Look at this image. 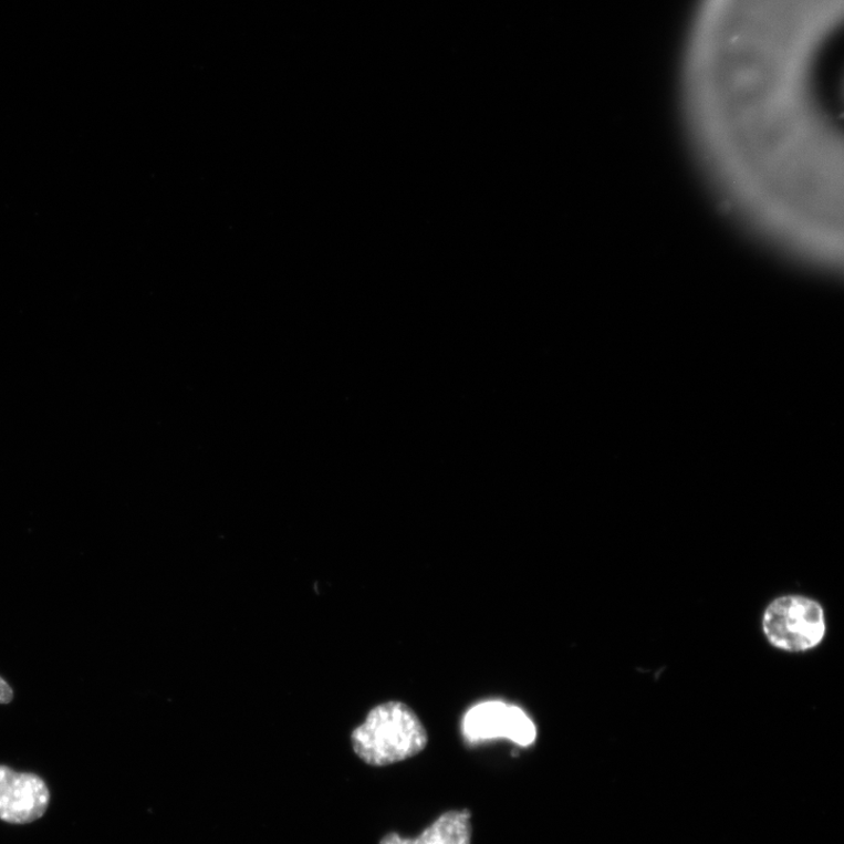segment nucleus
<instances>
[{
    "label": "nucleus",
    "instance_id": "1",
    "mask_svg": "<svg viewBox=\"0 0 844 844\" xmlns=\"http://www.w3.org/2000/svg\"><path fill=\"white\" fill-rule=\"evenodd\" d=\"M352 749L367 764L384 765L420 754L428 743L421 720L404 702L389 701L373 708L351 734Z\"/></svg>",
    "mask_w": 844,
    "mask_h": 844
},
{
    "label": "nucleus",
    "instance_id": "2",
    "mask_svg": "<svg viewBox=\"0 0 844 844\" xmlns=\"http://www.w3.org/2000/svg\"><path fill=\"white\" fill-rule=\"evenodd\" d=\"M762 632L777 649L806 653L826 637V617L822 605L799 595L774 600L762 616Z\"/></svg>",
    "mask_w": 844,
    "mask_h": 844
},
{
    "label": "nucleus",
    "instance_id": "3",
    "mask_svg": "<svg viewBox=\"0 0 844 844\" xmlns=\"http://www.w3.org/2000/svg\"><path fill=\"white\" fill-rule=\"evenodd\" d=\"M536 734L532 719L517 706L501 701L477 705L463 720V736L470 743L506 738L528 748Z\"/></svg>",
    "mask_w": 844,
    "mask_h": 844
},
{
    "label": "nucleus",
    "instance_id": "4",
    "mask_svg": "<svg viewBox=\"0 0 844 844\" xmlns=\"http://www.w3.org/2000/svg\"><path fill=\"white\" fill-rule=\"evenodd\" d=\"M50 803V791L42 778L17 773L0 765V820L24 824L41 819Z\"/></svg>",
    "mask_w": 844,
    "mask_h": 844
},
{
    "label": "nucleus",
    "instance_id": "5",
    "mask_svg": "<svg viewBox=\"0 0 844 844\" xmlns=\"http://www.w3.org/2000/svg\"><path fill=\"white\" fill-rule=\"evenodd\" d=\"M472 814L468 810L449 811L440 815L419 836L403 837L390 833L381 844H472Z\"/></svg>",
    "mask_w": 844,
    "mask_h": 844
},
{
    "label": "nucleus",
    "instance_id": "6",
    "mask_svg": "<svg viewBox=\"0 0 844 844\" xmlns=\"http://www.w3.org/2000/svg\"><path fill=\"white\" fill-rule=\"evenodd\" d=\"M13 699L11 686L0 677V704H9Z\"/></svg>",
    "mask_w": 844,
    "mask_h": 844
}]
</instances>
